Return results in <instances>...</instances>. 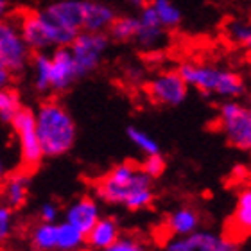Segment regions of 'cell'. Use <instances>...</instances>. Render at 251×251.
Listing matches in <instances>:
<instances>
[{
    "mask_svg": "<svg viewBox=\"0 0 251 251\" xmlns=\"http://www.w3.org/2000/svg\"><path fill=\"white\" fill-rule=\"evenodd\" d=\"M95 192L104 203L127 210H144L152 203V179L133 162L117 163L95 183Z\"/></svg>",
    "mask_w": 251,
    "mask_h": 251,
    "instance_id": "obj_1",
    "label": "cell"
},
{
    "mask_svg": "<svg viewBox=\"0 0 251 251\" xmlns=\"http://www.w3.org/2000/svg\"><path fill=\"white\" fill-rule=\"evenodd\" d=\"M176 70L188 88H196L203 95H215L228 100L246 94L244 77L228 67L206 61H181Z\"/></svg>",
    "mask_w": 251,
    "mask_h": 251,
    "instance_id": "obj_2",
    "label": "cell"
},
{
    "mask_svg": "<svg viewBox=\"0 0 251 251\" xmlns=\"http://www.w3.org/2000/svg\"><path fill=\"white\" fill-rule=\"evenodd\" d=\"M36 133L47 158L61 156L74 147L75 142V122L61 102L54 99L43 100L34 111Z\"/></svg>",
    "mask_w": 251,
    "mask_h": 251,
    "instance_id": "obj_3",
    "label": "cell"
},
{
    "mask_svg": "<svg viewBox=\"0 0 251 251\" xmlns=\"http://www.w3.org/2000/svg\"><path fill=\"white\" fill-rule=\"evenodd\" d=\"M20 27L22 38L31 52H47L49 49L70 47L75 32L52 22L43 11H22L13 16Z\"/></svg>",
    "mask_w": 251,
    "mask_h": 251,
    "instance_id": "obj_4",
    "label": "cell"
},
{
    "mask_svg": "<svg viewBox=\"0 0 251 251\" xmlns=\"http://www.w3.org/2000/svg\"><path fill=\"white\" fill-rule=\"evenodd\" d=\"M217 126L231 146L241 151H251V129L248 106L235 99L221 102L217 113Z\"/></svg>",
    "mask_w": 251,
    "mask_h": 251,
    "instance_id": "obj_5",
    "label": "cell"
},
{
    "mask_svg": "<svg viewBox=\"0 0 251 251\" xmlns=\"http://www.w3.org/2000/svg\"><path fill=\"white\" fill-rule=\"evenodd\" d=\"M108 47H110V36L106 32H79L68 47L75 63L77 77H84L95 72L100 67Z\"/></svg>",
    "mask_w": 251,
    "mask_h": 251,
    "instance_id": "obj_6",
    "label": "cell"
},
{
    "mask_svg": "<svg viewBox=\"0 0 251 251\" xmlns=\"http://www.w3.org/2000/svg\"><path fill=\"white\" fill-rule=\"evenodd\" d=\"M32 52L22 38L20 27L15 18L0 20V63L11 72L22 74L31 65Z\"/></svg>",
    "mask_w": 251,
    "mask_h": 251,
    "instance_id": "obj_7",
    "label": "cell"
},
{
    "mask_svg": "<svg viewBox=\"0 0 251 251\" xmlns=\"http://www.w3.org/2000/svg\"><path fill=\"white\" fill-rule=\"evenodd\" d=\"M15 136L20 147V160L24 165V171H34L45 158L36 133V121H34V111L29 108H22V111L11 122Z\"/></svg>",
    "mask_w": 251,
    "mask_h": 251,
    "instance_id": "obj_8",
    "label": "cell"
},
{
    "mask_svg": "<svg viewBox=\"0 0 251 251\" xmlns=\"http://www.w3.org/2000/svg\"><path fill=\"white\" fill-rule=\"evenodd\" d=\"M188 90L190 88L187 86V83L176 68L160 70L146 84V92L149 95V99L154 104L169 106V108L183 104L188 97Z\"/></svg>",
    "mask_w": 251,
    "mask_h": 251,
    "instance_id": "obj_9",
    "label": "cell"
},
{
    "mask_svg": "<svg viewBox=\"0 0 251 251\" xmlns=\"http://www.w3.org/2000/svg\"><path fill=\"white\" fill-rule=\"evenodd\" d=\"M75 79L79 77L70 49H54L50 52V92H54V94L67 92Z\"/></svg>",
    "mask_w": 251,
    "mask_h": 251,
    "instance_id": "obj_10",
    "label": "cell"
},
{
    "mask_svg": "<svg viewBox=\"0 0 251 251\" xmlns=\"http://www.w3.org/2000/svg\"><path fill=\"white\" fill-rule=\"evenodd\" d=\"M43 13L54 20L58 25L65 27L68 31L79 32L83 31L84 24V0H56L49 4Z\"/></svg>",
    "mask_w": 251,
    "mask_h": 251,
    "instance_id": "obj_11",
    "label": "cell"
},
{
    "mask_svg": "<svg viewBox=\"0 0 251 251\" xmlns=\"http://www.w3.org/2000/svg\"><path fill=\"white\" fill-rule=\"evenodd\" d=\"M136 18H138V32H136L135 42L142 49H149V50L160 47L165 38V29L158 20L154 9L149 4L144 5L142 9H138Z\"/></svg>",
    "mask_w": 251,
    "mask_h": 251,
    "instance_id": "obj_12",
    "label": "cell"
},
{
    "mask_svg": "<svg viewBox=\"0 0 251 251\" xmlns=\"http://www.w3.org/2000/svg\"><path fill=\"white\" fill-rule=\"evenodd\" d=\"M100 219L99 204L92 198H79L75 199L65 212V223L72 225L84 235L95 226V223Z\"/></svg>",
    "mask_w": 251,
    "mask_h": 251,
    "instance_id": "obj_13",
    "label": "cell"
},
{
    "mask_svg": "<svg viewBox=\"0 0 251 251\" xmlns=\"http://www.w3.org/2000/svg\"><path fill=\"white\" fill-rule=\"evenodd\" d=\"M251 235V187L242 188L237 196L235 210L228 223V239L239 241Z\"/></svg>",
    "mask_w": 251,
    "mask_h": 251,
    "instance_id": "obj_14",
    "label": "cell"
},
{
    "mask_svg": "<svg viewBox=\"0 0 251 251\" xmlns=\"http://www.w3.org/2000/svg\"><path fill=\"white\" fill-rule=\"evenodd\" d=\"M117 13L110 4L99 0H84V24L86 32H106L115 22Z\"/></svg>",
    "mask_w": 251,
    "mask_h": 251,
    "instance_id": "obj_15",
    "label": "cell"
},
{
    "mask_svg": "<svg viewBox=\"0 0 251 251\" xmlns=\"http://www.w3.org/2000/svg\"><path fill=\"white\" fill-rule=\"evenodd\" d=\"M29 185H31V178L27 171L9 174L2 183V199L5 206H9L11 210L24 206L29 198Z\"/></svg>",
    "mask_w": 251,
    "mask_h": 251,
    "instance_id": "obj_16",
    "label": "cell"
},
{
    "mask_svg": "<svg viewBox=\"0 0 251 251\" xmlns=\"http://www.w3.org/2000/svg\"><path fill=\"white\" fill-rule=\"evenodd\" d=\"M119 237H121V228L117 225V221L111 217H100L94 228L86 233V242L92 250L102 251L110 248Z\"/></svg>",
    "mask_w": 251,
    "mask_h": 251,
    "instance_id": "obj_17",
    "label": "cell"
},
{
    "mask_svg": "<svg viewBox=\"0 0 251 251\" xmlns=\"http://www.w3.org/2000/svg\"><path fill=\"white\" fill-rule=\"evenodd\" d=\"M201 225V217L194 208L181 206L167 217V230L174 237H188L196 233Z\"/></svg>",
    "mask_w": 251,
    "mask_h": 251,
    "instance_id": "obj_18",
    "label": "cell"
},
{
    "mask_svg": "<svg viewBox=\"0 0 251 251\" xmlns=\"http://www.w3.org/2000/svg\"><path fill=\"white\" fill-rule=\"evenodd\" d=\"M188 242L192 251H237L235 241L228 237L215 235L212 231H196L188 235Z\"/></svg>",
    "mask_w": 251,
    "mask_h": 251,
    "instance_id": "obj_19",
    "label": "cell"
},
{
    "mask_svg": "<svg viewBox=\"0 0 251 251\" xmlns=\"http://www.w3.org/2000/svg\"><path fill=\"white\" fill-rule=\"evenodd\" d=\"M32 84L40 94L50 92V54L36 52L31 58Z\"/></svg>",
    "mask_w": 251,
    "mask_h": 251,
    "instance_id": "obj_20",
    "label": "cell"
},
{
    "mask_svg": "<svg viewBox=\"0 0 251 251\" xmlns=\"http://www.w3.org/2000/svg\"><path fill=\"white\" fill-rule=\"evenodd\" d=\"M225 34L228 42L233 43L235 47L251 52V22L244 18H233L228 20L225 25Z\"/></svg>",
    "mask_w": 251,
    "mask_h": 251,
    "instance_id": "obj_21",
    "label": "cell"
},
{
    "mask_svg": "<svg viewBox=\"0 0 251 251\" xmlns=\"http://www.w3.org/2000/svg\"><path fill=\"white\" fill-rule=\"evenodd\" d=\"M31 244L36 251L58 250V225L56 223H40L31 231Z\"/></svg>",
    "mask_w": 251,
    "mask_h": 251,
    "instance_id": "obj_22",
    "label": "cell"
},
{
    "mask_svg": "<svg viewBox=\"0 0 251 251\" xmlns=\"http://www.w3.org/2000/svg\"><path fill=\"white\" fill-rule=\"evenodd\" d=\"M149 5H151L154 13H156L158 20L162 24V27L165 31L169 29H176V27L181 24V11L173 0H149Z\"/></svg>",
    "mask_w": 251,
    "mask_h": 251,
    "instance_id": "obj_23",
    "label": "cell"
},
{
    "mask_svg": "<svg viewBox=\"0 0 251 251\" xmlns=\"http://www.w3.org/2000/svg\"><path fill=\"white\" fill-rule=\"evenodd\" d=\"M136 32H138V18L126 15V16H117L115 22L111 24L108 36H110V40L113 38L115 42L127 43V42H135Z\"/></svg>",
    "mask_w": 251,
    "mask_h": 251,
    "instance_id": "obj_24",
    "label": "cell"
},
{
    "mask_svg": "<svg viewBox=\"0 0 251 251\" xmlns=\"http://www.w3.org/2000/svg\"><path fill=\"white\" fill-rule=\"evenodd\" d=\"M22 97L15 88H2L0 90V121L2 122H13L18 113L22 111Z\"/></svg>",
    "mask_w": 251,
    "mask_h": 251,
    "instance_id": "obj_25",
    "label": "cell"
},
{
    "mask_svg": "<svg viewBox=\"0 0 251 251\" xmlns=\"http://www.w3.org/2000/svg\"><path fill=\"white\" fill-rule=\"evenodd\" d=\"M126 135L129 138V142L138 149L140 152H144L146 156H152V154H160V144L154 136H151L147 131L136 127V126H129Z\"/></svg>",
    "mask_w": 251,
    "mask_h": 251,
    "instance_id": "obj_26",
    "label": "cell"
},
{
    "mask_svg": "<svg viewBox=\"0 0 251 251\" xmlns=\"http://www.w3.org/2000/svg\"><path fill=\"white\" fill-rule=\"evenodd\" d=\"M86 242V235L68 223L58 225V250L59 251H77Z\"/></svg>",
    "mask_w": 251,
    "mask_h": 251,
    "instance_id": "obj_27",
    "label": "cell"
},
{
    "mask_svg": "<svg viewBox=\"0 0 251 251\" xmlns=\"http://www.w3.org/2000/svg\"><path fill=\"white\" fill-rule=\"evenodd\" d=\"M165 165H167V163H165V158H163L162 152H160V154L146 156V160L142 162L140 169L149 179H156L165 173Z\"/></svg>",
    "mask_w": 251,
    "mask_h": 251,
    "instance_id": "obj_28",
    "label": "cell"
},
{
    "mask_svg": "<svg viewBox=\"0 0 251 251\" xmlns=\"http://www.w3.org/2000/svg\"><path fill=\"white\" fill-rule=\"evenodd\" d=\"M102 251H149L146 246V242L133 235L119 237L110 248H106Z\"/></svg>",
    "mask_w": 251,
    "mask_h": 251,
    "instance_id": "obj_29",
    "label": "cell"
},
{
    "mask_svg": "<svg viewBox=\"0 0 251 251\" xmlns=\"http://www.w3.org/2000/svg\"><path fill=\"white\" fill-rule=\"evenodd\" d=\"M13 228H15L13 210L2 203L0 204V244L9 239L11 233H13Z\"/></svg>",
    "mask_w": 251,
    "mask_h": 251,
    "instance_id": "obj_30",
    "label": "cell"
},
{
    "mask_svg": "<svg viewBox=\"0 0 251 251\" xmlns=\"http://www.w3.org/2000/svg\"><path fill=\"white\" fill-rule=\"evenodd\" d=\"M59 208L56 203H43L42 208H40V219L42 223H54L58 219Z\"/></svg>",
    "mask_w": 251,
    "mask_h": 251,
    "instance_id": "obj_31",
    "label": "cell"
},
{
    "mask_svg": "<svg viewBox=\"0 0 251 251\" xmlns=\"http://www.w3.org/2000/svg\"><path fill=\"white\" fill-rule=\"evenodd\" d=\"M11 77H13V75H11V72L4 67V65H2V63H0V90L9 86Z\"/></svg>",
    "mask_w": 251,
    "mask_h": 251,
    "instance_id": "obj_32",
    "label": "cell"
},
{
    "mask_svg": "<svg viewBox=\"0 0 251 251\" xmlns=\"http://www.w3.org/2000/svg\"><path fill=\"white\" fill-rule=\"evenodd\" d=\"M7 11H9V4L5 0H0V20L7 18Z\"/></svg>",
    "mask_w": 251,
    "mask_h": 251,
    "instance_id": "obj_33",
    "label": "cell"
},
{
    "mask_svg": "<svg viewBox=\"0 0 251 251\" xmlns=\"http://www.w3.org/2000/svg\"><path fill=\"white\" fill-rule=\"evenodd\" d=\"M127 2H129L133 7H136V9H142L144 5L149 4V0H127Z\"/></svg>",
    "mask_w": 251,
    "mask_h": 251,
    "instance_id": "obj_34",
    "label": "cell"
},
{
    "mask_svg": "<svg viewBox=\"0 0 251 251\" xmlns=\"http://www.w3.org/2000/svg\"><path fill=\"white\" fill-rule=\"evenodd\" d=\"M4 173H5V165H4V162H2V158H0V178L4 176Z\"/></svg>",
    "mask_w": 251,
    "mask_h": 251,
    "instance_id": "obj_35",
    "label": "cell"
},
{
    "mask_svg": "<svg viewBox=\"0 0 251 251\" xmlns=\"http://www.w3.org/2000/svg\"><path fill=\"white\" fill-rule=\"evenodd\" d=\"M248 113H250V129H251V104L248 106Z\"/></svg>",
    "mask_w": 251,
    "mask_h": 251,
    "instance_id": "obj_36",
    "label": "cell"
}]
</instances>
